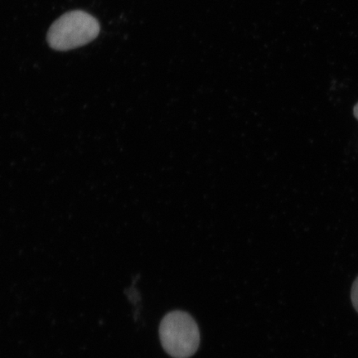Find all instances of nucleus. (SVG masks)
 Masks as SVG:
<instances>
[{"mask_svg": "<svg viewBox=\"0 0 358 358\" xmlns=\"http://www.w3.org/2000/svg\"><path fill=\"white\" fill-rule=\"evenodd\" d=\"M100 33L99 22L83 11L65 13L53 22L48 31L49 45L58 51H67L84 46Z\"/></svg>", "mask_w": 358, "mask_h": 358, "instance_id": "obj_1", "label": "nucleus"}, {"mask_svg": "<svg viewBox=\"0 0 358 358\" xmlns=\"http://www.w3.org/2000/svg\"><path fill=\"white\" fill-rule=\"evenodd\" d=\"M159 336L164 350L174 358H189L199 347L198 324L185 312L168 313L161 322Z\"/></svg>", "mask_w": 358, "mask_h": 358, "instance_id": "obj_2", "label": "nucleus"}, {"mask_svg": "<svg viewBox=\"0 0 358 358\" xmlns=\"http://www.w3.org/2000/svg\"><path fill=\"white\" fill-rule=\"evenodd\" d=\"M351 299L353 306L358 313V277L352 285L351 291Z\"/></svg>", "mask_w": 358, "mask_h": 358, "instance_id": "obj_3", "label": "nucleus"}, {"mask_svg": "<svg viewBox=\"0 0 358 358\" xmlns=\"http://www.w3.org/2000/svg\"><path fill=\"white\" fill-rule=\"evenodd\" d=\"M353 112H355V117L358 120V103L355 107V110H353Z\"/></svg>", "mask_w": 358, "mask_h": 358, "instance_id": "obj_4", "label": "nucleus"}]
</instances>
